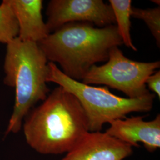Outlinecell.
I'll use <instances>...</instances> for the list:
<instances>
[{"label": "cell", "mask_w": 160, "mask_h": 160, "mask_svg": "<svg viewBox=\"0 0 160 160\" xmlns=\"http://www.w3.org/2000/svg\"><path fill=\"white\" fill-rule=\"evenodd\" d=\"M25 118L26 141L43 154L67 153L89 132L88 119L79 101L61 86Z\"/></svg>", "instance_id": "cell-1"}, {"label": "cell", "mask_w": 160, "mask_h": 160, "mask_svg": "<svg viewBox=\"0 0 160 160\" xmlns=\"http://www.w3.org/2000/svg\"><path fill=\"white\" fill-rule=\"evenodd\" d=\"M49 62L72 80L82 81L96 63L106 62L114 46L123 45L116 24L95 28L86 22L66 24L38 43Z\"/></svg>", "instance_id": "cell-2"}, {"label": "cell", "mask_w": 160, "mask_h": 160, "mask_svg": "<svg viewBox=\"0 0 160 160\" xmlns=\"http://www.w3.org/2000/svg\"><path fill=\"white\" fill-rule=\"evenodd\" d=\"M48 62L36 43L17 37L6 44L4 82L15 89L14 105L6 134L20 131L24 118L49 94Z\"/></svg>", "instance_id": "cell-3"}, {"label": "cell", "mask_w": 160, "mask_h": 160, "mask_svg": "<svg viewBox=\"0 0 160 160\" xmlns=\"http://www.w3.org/2000/svg\"><path fill=\"white\" fill-rule=\"evenodd\" d=\"M47 82L62 87L78 99L86 113L91 132L101 131L105 123L125 119L132 112H150L154 102V93L137 98L119 97L107 87H93L72 80L52 62H48Z\"/></svg>", "instance_id": "cell-4"}, {"label": "cell", "mask_w": 160, "mask_h": 160, "mask_svg": "<svg viewBox=\"0 0 160 160\" xmlns=\"http://www.w3.org/2000/svg\"><path fill=\"white\" fill-rule=\"evenodd\" d=\"M160 67L159 61H133L125 56L118 46H114L106 63L92 66L81 82L88 85H106L123 92L128 98H137L150 93L145 81Z\"/></svg>", "instance_id": "cell-5"}, {"label": "cell", "mask_w": 160, "mask_h": 160, "mask_svg": "<svg viewBox=\"0 0 160 160\" xmlns=\"http://www.w3.org/2000/svg\"><path fill=\"white\" fill-rule=\"evenodd\" d=\"M46 14L50 33L70 23L86 22L98 28L116 24L111 6L103 0H51Z\"/></svg>", "instance_id": "cell-6"}, {"label": "cell", "mask_w": 160, "mask_h": 160, "mask_svg": "<svg viewBox=\"0 0 160 160\" xmlns=\"http://www.w3.org/2000/svg\"><path fill=\"white\" fill-rule=\"evenodd\" d=\"M132 147L106 132H88L61 160H123Z\"/></svg>", "instance_id": "cell-7"}, {"label": "cell", "mask_w": 160, "mask_h": 160, "mask_svg": "<svg viewBox=\"0 0 160 160\" xmlns=\"http://www.w3.org/2000/svg\"><path fill=\"white\" fill-rule=\"evenodd\" d=\"M143 118L138 116L113 120L105 132L132 147L141 142L148 151L153 152L160 147V114L150 121Z\"/></svg>", "instance_id": "cell-8"}, {"label": "cell", "mask_w": 160, "mask_h": 160, "mask_svg": "<svg viewBox=\"0 0 160 160\" xmlns=\"http://www.w3.org/2000/svg\"><path fill=\"white\" fill-rule=\"evenodd\" d=\"M18 25L17 38L38 43L50 34L42 16V0H8Z\"/></svg>", "instance_id": "cell-9"}, {"label": "cell", "mask_w": 160, "mask_h": 160, "mask_svg": "<svg viewBox=\"0 0 160 160\" xmlns=\"http://www.w3.org/2000/svg\"><path fill=\"white\" fill-rule=\"evenodd\" d=\"M109 4L113 12L116 26L123 44L132 50L137 51V47L132 42L131 34L132 1L110 0Z\"/></svg>", "instance_id": "cell-10"}, {"label": "cell", "mask_w": 160, "mask_h": 160, "mask_svg": "<svg viewBox=\"0 0 160 160\" xmlns=\"http://www.w3.org/2000/svg\"><path fill=\"white\" fill-rule=\"evenodd\" d=\"M18 25L8 0L0 4V43L7 44L18 36Z\"/></svg>", "instance_id": "cell-11"}, {"label": "cell", "mask_w": 160, "mask_h": 160, "mask_svg": "<svg viewBox=\"0 0 160 160\" xmlns=\"http://www.w3.org/2000/svg\"><path fill=\"white\" fill-rule=\"evenodd\" d=\"M131 17L140 19L148 26L156 41L158 48L160 46V7L142 9L132 8Z\"/></svg>", "instance_id": "cell-12"}, {"label": "cell", "mask_w": 160, "mask_h": 160, "mask_svg": "<svg viewBox=\"0 0 160 160\" xmlns=\"http://www.w3.org/2000/svg\"><path fill=\"white\" fill-rule=\"evenodd\" d=\"M146 86L148 88L160 98V71H156L149 75L145 81Z\"/></svg>", "instance_id": "cell-13"}, {"label": "cell", "mask_w": 160, "mask_h": 160, "mask_svg": "<svg viewBox=\"0 0 160 160\" xmlns=\"http://www.w3.org/2000/svg\"><path fill=\"white\" fill-rule=\"evenodd\" d=\"M152 2H154V3H155V4H157V5L158 4V6H160V1L158 0V1H155V0H152V1H151Z\"/></svg>", "instance_id": "cell-14"}]
</instances>
